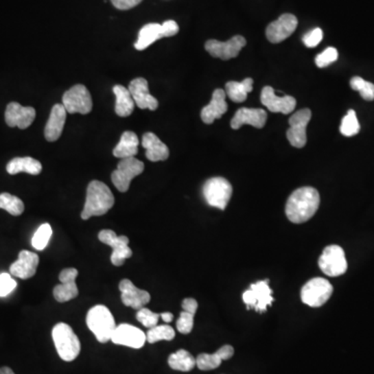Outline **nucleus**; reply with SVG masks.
<instances>
[{
    "instance_id": "3",
    "label": "nucleus",
    "mask_w": 374,
    "mask_h": 374,
    "mask_svg": "<svg viewBox=\"0 0 374 374\" xmlns=\"http://www.w3.org/2000/svg\"><path fill=\"white\" fill-rule=\"evenodd\" d=\"M86 325L100 343L111 341V337L117 327L114 316L109 309L103 305H97L89 310Z\"/></svg>"
},
{
    "instance_id": "35",
    "label": "nucleus",
    "mask_w": 374,
    "mask_h": 374,
    "mask_svg": "<svg viewBox=\"0 0 374 374\" xmlns=\"http://www.w3.org/2000/svg\"><path fill=\"white\" fill-rule=\"evenodd\" d=\"M360 128L361 127H360L355 111L353 109H349L347 116L342 119V122H341L340 132L344 137H353L359 133Z\"/></svg>"
},
{
    "instance_id": "7",
    "label": "nucleus",
    "mask_w": 374,
    "mask_h": 374,
    "mask_svg": "<svg viewBox=\"0 0 374 374\" xmlns=\"http://www.w3.org/2000/svg\"><path fill=\"white\" fill-rule=\"evenodd\" d=\"M333 286L323 278H314L309 281L301 291L302 302L313 308L323 306L333 294Z\"/></svg>"
},
{
    "instance_id": "1",
    "label": "nucleus",
    "mask_w": 374,
    "mask_h": 374,
    "mask_svg": "<svg viewBox=\"0 0 374 374\" xmlns=\"http://www.w3.org/2000/svg\"><path fill=\"white\" fill-rule=\"evenodd\" d=\"M320 204V196L317 189L306 186L291 194L286 203L287 218L293 224H303L314 216Z\"/></svg>"
},
{
    "instance_id": "2",
    "label": "nucleus",
    "mask_w": 374,
    "mask_h": 374,
    "mask_svg": "<svg viewBox=\"0 0 374 374\" xmlns=\"http://www.w3.org/2000/svg\"><path fill=\"white\" fill-rule=\"evenodd\" d=\"M115 205V197L108 186L103 182L94 180L86 189V203L82 212V220L92 216H101L107 213Z\"/></svg>"
},
{
    "instance_id": "42",
    "label": "nucleus",
    "mask_w": 374,
    "mask_h": 374,
    "mask_svg": "<svg viewBox=\"0 0 374 374\" xmlns=\"http://www.w3.org/2000/svg\"><path fill=\"white\" fill-rule=\"evenodd\" d=\"M323 36V30L320 28H315L312 32H308L303 36V42L307 47L314 48L320 43Z\"/></svg>"
},
{
    "instance_id": "10",
    "label": "nucleus",
    "mask_w": 374,
    "mask_h": 374,
    "mask_svg": "<svg viewBox=\"0 0 374 374\" xmlns=\"http://www.w3.org/2000/svg\"><path fill=\"white\" fill-rule=\"evenodd\" d=\"M319 268L329 277H339L347 270V261L343 248L339 246H329L319 257Z\"/></svg>"
},
{
    "instance_id": "26",
    "label": "nucleus",
    "mask_w": 374,
    "mask_h": 374,
    "mask_svg": "<svg viewBox=\"0 0 374 374\" xmlns=\"http://www.w3.org/2000/svg\"><path fill=\"white\" fill-rule=\"evenodd\" d=\"M67 120V110L62 104H56L52 107L49 120L45 126V139L48 141H56L60 139Z\"/></svg>"
},
{
    "instance_id": "17",
    "label": "nucleus",
    "mask_w": 374,
    "mask_h": 374,
    "mask_svg": "<svg viewBox=\"0 0 374 374\" xmlns=\"http://www.w3.org/2000/svg\"><path fill=\"white\" fill-rule=\"evenodd\" d=\"M78 270L76 268H65L60 274V284L56 285L54 289V299L58 303H66L75 299L78 295L76 278Z\"/></svg>"
},
{
    "instance_id": "25",
    "label": "nucleus",
    "mask_w": 374,
    "mask_h": 374,
    "mask_svg": "<svg viewBox=\"0 0 374 374\" xmlns=\"http://www.w3.org/2000/svg\"><path fill=\"white\" fill-rule=\"evenodd\" d=\"M141 145L145 148V157L150 161L157 163V161H165L169 159V148L154 133H145L141 139Z\"/></svg>"
},
{
    "instance_id": "20",
    "label": "nucleus",
    "mask_w": 374,
    "mask_h": 374,
    "mask_svg": "<svg viewBox=\"0 0 374 374\" xmlns=\"http://www.w3.org/2000/svg\"><path fill=\"white\" fill-rule=\"evenodd\" d=\"M39 264V256L36 253L21 250L18 256V260L10 266V274L16 278L27 280L36 274Z\"/></svg>"
},
{
    "instance_id": "21",
    "label": "nucleus",
    "mask_w": 374,
    "mask_h": 374,
    "mask_svg": "<svg viewBox=\"0 0 374 374\" xmlns=\"http://www.w3.org/2000/svg\"><path fill=\"white\" fill-rule=\"evenodd\" d=\"M261 102L272 113L289 115L294 110L296 100L291 96L278 97L272 86H266L261 92Z\"/></svg>"
},
{
    "instance_id": "12",
    "label": "nucleus",
    "mask_w": 374,
    "mask_h": 374,
    "mask_svg": "<svg viewBox=\"0 0 374 374\" xmlns=\"http://www.w3.org/2000/svg\"><path fill=\"white\" fill-rule=\"evenodd\" d=\"M99 240L113 248L111 264L115 266H122L127 259L132 256V250L129 248V238L127 236H118L113 230H102L98 234Z\"/></svg>"
},
{
    "instance_id": "18",
    "label": "nucleus",
    "mask_w": 374,
    "mask_h": 374,
    "mask_svg": "<svg viewBox=\"0 0 374 374\" xmlns=\"http://www.w3.org/2000/svg\"><path fill=\"white\" fill-rule=\"evenodd\" d=\"M119 289L123 304L135 310L143 308L151 301V295L148 291L137 288L128 279L121 281Z\"/></svg>"
},
{
    "instance_id": "23",
    "label": "nucleus",
    "mask_w": 374,
    "mask_h": 374,
    "mask_svg": "<svg viewBox=\"0 0 374 374\" xmlns=\"http://www.w3.org/2000/svg\"><path fill=\"white\" fill-rule=\"evenodd\" d=\"M268 121L266 111L261 108H240L236 111L231 121L232 129H239L244 125H250L255 128H264Z\"/></svg>"
},
{
    "instance_id": "30",
    "label": "nucleus",
    "mask_w": 374,
    "mask_h": 374,
    "mask_svg": "<svg viewBox=\"0 0 374 374\" xmlns=\"http://www.w3.org/2000/svg\"><path fill=\"white\" fill-rule=\"evenodd\" d=\"M253 84H254V80L252 78H246L242 82H229L226 84L224 92L233 102H244L248 93L253 91Z\"/></svg>"
},
{
    "instance_id": "15",
    "label": "nucleus",
    "mask_w": 374,
    "mask_h": 374,
    "mask_svg": "<svg viewBox=\"0 0 374 374\" xmlns=\"http://www.w3.org/2000/svg\"><path fill=\"white\" fill-rule=\"evenodd\" d=\"M111 341L115 344L139 349L147 342V336L139 327H133L128 323H122L115 329Z\"/></svg>"
},
{
    "instance_id": "32",
    "label": "nucleus",
    "mask_w": 374,
    "mask_h": 374,
    "mask_svg": "<svg viewBox=\"0 0 374 374\" xmlns=\"http://www.w3.org/2000/svg\"><path fill=\"white\" fill-rule=\"evenodd\" d=\"M0 209L5 210L12 215L19 216L24 212V203L11 194H0Z\"/></svg>"
},
{
    "instance_id": "43",
    "label": "nucleus",
    "mask_w": 374,
    "mask_h": 374,
    "mask_svg": "<svg viewBox=\"0 0 374 374\" xmlns=\"http://www.w3.org/2000/svg\"><path fill=\"white\" fill-rule=\"evenodd\" d=\"M141 1H143V0H111V3H113V5H114L117 9L123 10V11L137 7Z\"/></svg>"
},
{
    "instance_id": "9",
    "label": "nucleus",
    "mask_w": 374,
    "mask_h": 374,
    "mask_svg": "<svg viewBox=\"0 0 374 374\" xmlns=\"http://www.w3.org/2000/svg\"><path fill=\"white\" fill-rule=\"evenodd\" d=\"M268 283H270L268 280L255 283L242 294V299L248 307V310L254 309L256 312L264 313L268 310V307L274 303L272 290Z\"/></svg>"
},
{
    "instance_id": "11",
    "label": "nucleus",
    "mask_w": 374,
    "mask_h": 374,
    "mask_svg": "<svg viewBox=\"0 0 374 374\" xmlns=\"http://www.w3.org/2000/svg\"><path fill=\"white\" fill-rule=\"evenodd\" d=\"M62 105L68 114H90L93 109L92 96L84 84H76L62 96Z\"/></svg>"
},
{
    "instance_id": "40",
    "label": "nucleus",
    "mask_w": 374,
    "mask_h": 374,
    "mask_svg": "<svg viewBox=\"0 0 374 374\" xmlns=\"http://www.w3.org/2000/svg\"><path fill=\"white\" fill-rule=\"evenodd\" d=\"M194 318L195 315L191 313L183 312L180 313L179 319L177 320V329L181 334H189L194 329Z\"/></svg>"
},
{
    "instance_id": "29",
    "label": "nucleus",
    "mask_w": 374,
    "mask_h": 374,
    "mask_svg": "<svg viewBox=\"0 0 374 374\" xmlns=\"http://www.w3.org/2000/svg\"><path fill=\"white\" fill-rule=\"evenodd\" d=\"M113 91H114L117 99L116 107H115L116 114L122 118L130 116L135 110V103L128 89L121 86V84H117Z\"/></svg>"
},
{
    "instance_id": "31",
    "label": "nucleus",
    "mask_w": 374,
    "mask_h": 374,
    "mask_svg": "<svg viewBox=\"0 0 374 374\" xmlns=\"http://www.w3.org/2000/svg\"><path fill=\"white\" fill-rule=\"evenodd\" d=\"M167 363L172 369L182 372L191 371L197 366L195 358L185 349H179L175 353H172Z\"/></svg>"
},
{
    "instance_id": "39",
    "label": "nucleus",
    "mask_w": 374,
    "mask_h": 374,
    "mask_svg": "<svg viewBox=\"0 0 374 374\" xmlns=\"http://www.w3.org/2000/svg\"><path fill=\"white\" fill-rule=\"evenodd\" d=\"M337 60H338V51L336 48L329 47L316 56L315 62L318 68H325Z\"/></svg>"
},
{
    "instance_id": "4",
    "label": "nucleus",
    "mask_w": 374,
    "mask_h": 374,
    "mask_svg": "<svg viewBox=\"0 0 374 374\" xmlns=\"http://www.w3.org/2000/svg\"><path fill=\"white\" fill-rule=\"evenodd\" d=\"M52 339L60 359L66 362L74 361L80 353V341L72 327L60 323L52 329Z\"/></svg>"
},
{
    "instance_id": "28",
    "label": "nucleus",
    "mask_w": 374,
    "mask_h": 374,
    "mask_svg": "<svg viewBox=\"0 0 374 374\" xmlns=\"http://www.w3.org/2000/svg\"><path fill=\"white\" fill-rule=\"evenodd\" d=\"M42 169V163L32 157H16L7 165V172L10 175L27 173L36 176L41 173Z\"/></svg>"
},
{
    "instance_id": "36",
    "label": "nucleus",
    "mask_w": 374,
    "mask_h": 374,
    "mask_svg": "<svg viewBox=\"0 0 374 374\" xmlns=\"http://www.w3.org/2000/svg\"><path fill=\"white\" fill-rule=\"evenodd\" d=\"M222 358L218 351L216 353H201L199 357L196 359L198 368L203 371H209V370L216 369L220 367L222 364Z\"/></svg>"
},
{
    "instance_id": "27",
    "label": "nucleus",
    "mask_w": 374,
    "mask_h": 374,
    "mask_svg": "<svg viewBox=\"0 0 374 374\" xmlns=\"http://www.w3.org/2000/svg\"><path fill=\"white\" fill-rule=\"evenodd\" d=\"M139 137L132 131H125L121 137L120 141L113 151V154L118 159L135 157L139 152Z\"/></svg>"
},
{
    "instance_id": "16",
    "label": "nucleus",
    "mask_w": 374,
    "mask_h": 374,
    "mask_svg": "<svg viewBox=\"0 0 374 374\" xmlns=\"http://www.w3.org/2000/svg\"><path fill=\"white\" fill-rule=\"evenodd\" d=\"M297 18L292 14H284L278 20L272 22L266 28L268 41L274 44L281 43L295 32L297 27Z\"/></svg>"
},
{
    "instance_id": "14",
    "label": "nucleus",
    "mask_w": 374,
    "mask_h": 374,
    "mask_svg": "<svg viewBox=\"0 0 374 374\" xmlns=\"http://www.w3.org/2000/svg\"><path fill=\"white\" fill-rule=\"evenodd\" d=\"M246 45V40L242 36H235L229 41L220 42L209 40L206 42L205 49L210 56L220 60H228L236 58Z\"/></svg>"
},
{
    "instance_id": "41",
    "label": "nucleus",
    "mask_w": 374,
    "mask_h": 374,
    "mask_svg": "<svg viewBox=\"0 0 374 374\" xmlns=\"http://www.w3.org/2000/svg\"><path fill=\"white\" fill-rule=\"evenodd\" d=\"M16 287H17V282L12 278L11 274L3 272L0 274V296H7Z\"/></svg>"
},
{
    "instance_id": "46",
    "label": "nucleus",
    "mask_w": 374,
    "mask_h": 374,
    "mask_svg": "<svg viewBox=\"0 0 374 374\" xmlns=\"http://www.w3.org/2000/svg\"><path fill=\"white\" fill-rule=\"evenodd\" d=\"M161 318H163V320L167 323H171V321L173 320L174 318L173 314L170 312L161 313Z\"/></svg>"
},
{
    "instance_id": "44",
    "label": "nucleus",
    "mask_w": 374,
    "mask_h": 374,
    "mask_svg": "<svg viewBox=\"0 0 374 374\" xmlns=\"http://www.w3.org/2000/svg\"><path fill=\"white\" fill-rule=\"evenodd\" d=\"M182 308L185 312L195 315L198 310V303L195 299H185L182 303Z\"/></svg>"
},
{
    "instance_id": "33",
    "label": "nucleus",
    "mask_w": 374,
    "mask_h": 374,
    "mask_svg": "<svg viewBox=\"0 0 374 374\" xmlns=\"http://www.w3.org/2000/svg\"><path fill=\"white\" fill-rule=\"evenodd\" d=\"M147 336V342L153 343L159 342V341H171L175 338L176 333L173 327L167 325H156V327L149 329Z\"/></svg>"
},
{
    "instance_id": "5",
    "label": "nucleus",
    "mask_w": 374,
    "mask_h": 374,
    "mask_svg": "<svg viewBox=\"0 0 374 374\" xmlns=\"http://www.w3.org/2000/svg\"><path fill=\"white\" fill-rule=\"evenodd\" d=\"M179 32V26L174 20H167L163 24L149 23L145 24L139 32V38L135 42V49L145 50V48L152 45L157 40L163 38L174 36Z\"/></svg>"
},
{
    "instance_id": "24",
    "label": "nucleus",
    "mask_w": 374,
    "mask_h": 374,
    "mask_svg": "<svg viewBox=\"0 0 374 374\" xmlns=\"http://www.w3.org/2000/svg\"><path fill=\"white\" fill-rule=\"evenodd\" d=\"M226 92L222 89H218L212 94L211 102L206 105L201 111V119L205 124H212L214 121L222 118L228 110L226 102Z\"/></svg>"
},
{
    "instance_id": "13",
    "label": "nucleus",
    "mask_w": 374,
    "mask_h": 374,
    "mask_svg": "<svg viewBox=\"0 0 374 374\" xmlns=\"http://www.w3.org/2000/svg\"><path fill=\"white\" fill-rule=\"evenodd\" d=\"M311 117H312V113L310 109L305 108L296 111L289 119L290 128L287 130V139L293 147L301 149L306 145V129L310 122Z\"/></svg>"
},
{
    "instance_id": "34",
    "label": "nucleus",
    "mask_w": 374,
    "mask_h": 374,
    "mask_svg": "<svg viewBox=\"0 0 374 374\" xmlns=\"http://www.w3.org/2000/svg\"><path fill=\"white\" fill-rule=\"evenodd\" d=\"M52 235V228L49 224H43L36 230L32 238V246L36 250H43L48 246Z\"/></svg>"
},
{
    "instance_id": "19",
    "label": "nucleus",
    "mask_w": 374,
    "mask_h": 374,
    "mask_svg": "<svg viewBox=\"0 0 374 374\" xmlns=\"http://www.w3.org/2000/svg\"><path fill=\"white\" fill-rule=\"evenodd\" d=\"M5 118L8 126L26 129L36 119V109L32 106H22L17 102H11L5 109Z\"/></svg>"
},
{
    "instance_id": "38",
    "label": "nucleus",
    "mask_w": 374,
    "mask_h": 374,
    "mask_svg": "<svg viewBox=\"0 0 374 374\" xmlns=\"http://www.w3.org/2000/svg\"><path fill=\"white\" fill-rule=\"evenodd\" d=\"M159 317H161V314L152 312V311L145 308V307L139 309L137 314V321H139L147 329H152V327H156L159 325Z\"/></svg>"
},
{
    "instance_id": "47",
    "label": "nucleus",
    "mask_w": 374,
    "mask_h": 374,
    "mask_svg": "<svg viewBox=\"0 0 374 374\" xmlns=\"http://www.w3.org/2000/svg\"><path fill=\"white\" fill-rule=\"evenodd\" d=\"M0 374H15L10 367L0 368Z\"/></svg>"
},
{
    "instance_id": "22",
    "label": "nucleus",
    "mask_w": 374,
    "mask_h": 374,
    "mask_svg": "<svg viewBox=\"0 0 374 374\" xmlns=\"http://www.w3.org/2000/svg\"><path fill=\"white\" fill-rule=\"evenodd\" d=\"M129 92L135 100V105L141 109L156 110L159 108V101L150 94L149 86L145 78H135L129 84Z\"/></svg>"
},
{
    "instance_id": "45",
    "label": "nucleus",
    "mask_w": 374,
    "mask_h": 374,
    "mask_svg": "<svg viewBox=\"0 0 374 374\" xmlns=\"http://www.w3.org/2000/svg\"><path fill=\"white\" fill-rule=\"evenodd\" d=\"M218 353L222 355V361H224V360H229L230 358L233 357L234 349L231 345H224L218 349Z\"/></svg>"
},
{
    "instance_id": "8",
    "label": "nucleus",
    "mask_w": 374,
    "mask_h": 374,
    "mask_svg": "<svg viewBox=\"0 0 374 374\" xmlns=\"http://www.w3.org/2000/svg\"><path fill=\"white\" fill-rule=\"evenodd\" d=\"M143 170H145V165L143 161H139L135 157L123 159L119 163L116 171L111 174V181L119 191L126 193L129 189L131 181L137 176L141 175Z\"/></svg>"
},
{
    "instance_id": "6",
    "label": "nucleus",
    "mask_w": 374,
    "mask_h": 374,
    "mask_svg": "<svg viewBox=\"0 0 374 374\" xmlns=\"http://www.w3.org/2000/svg\"><path fill=\"white\" fill-rule=\"evenodd\" d=\"M233 189L231 183L222 177L210 178L203 186V195L206 202L212 207L226 209L231 200Z\"/></svg>"
},
{
    "instance_id": "37",
    "label": "nucleus",
    "mask_w": 374,
    "mask_h": 374,
    "mask_svg": "<svg viewBox=\"0 0 374 374\" xmlns=\"http://www.w3.org/2000/svg\"><path fill=\"white\" fill-rule=\"evenodd\" d=\"M351 86L353 90L359 92L362 98L365 100H374V84L371 82H366L363 78L355 76V78H351Z\"/></svg>"
}]
</instances>
